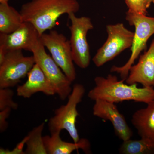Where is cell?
Segmentation results:
<instances>
[{
	"instance_id": "19",
	"label": "cell",
	"mask_w": 154,
	"mask_h": 154,
	"mask_svg": "<svg viewBox=\"0 0 154 154\" xmlns=\"http://www.w3.org/2000/svg\"><path fill=\"white\" fill-rule=\"evenodd\" d=\"M14 91L10 88H0V110L7 108L16 110L19 107L18 103L14 102Z\"/></svg>"
},
{
	"instance_id": "17",
	"label": "cell",
	"mask_w": 154,
	"mask_h": 154,
	"mask_svg": "<svg viewBox=\"0 0 154 154\" xmlns=\"http://www.w3.org/2000/svg\"><path fill=\"white\" fill-rule=\"evenodd\" d=\"M121 154H154V140L141 138L123 141L119 149Z\"/></svg>"
},
{
	"instance_id": "5",
	"label": "cell",
	"mask_w": 154,
	"mask_h": 154,
	"mask_svg": "<svg viewBox=\"0 0 154 154\" xmlns=\"http://www.w3.org/2000/svg\"><path fill=\"white\" fill-rule=\"evenodd\" d=\"M107 38L93 58V62L99 67L113 60L124 50L131 47L134 32L128 30L122 23L107 25Z\"/></svg>"
},
{
	"instance_id": "3",
	"label": "cell",
	"mask_w": 154,
	"mask_h": 154,
	"mask_svg": "<svg viewBox=\"0 0 154 154\" xmlns=\"http://www.w3.org/2000/svg\"><path fill=\"white\" fill-rule=\"evenodd\" d=\"M125 19L130 25L135 28L133 40L131 47V54L124 65L113 66L110 69V72L119 74L122 79L125 81L128 76L131 67L133 65L141 52L146 48L148 40L154 34V17L127 11Z\"/></svg>"
},
{
	"instance_id": "21",
	"label": "cell",
	"mask_w": 154,
	"mask_h": 154,
	"mask_svg": "<svg viewBox=\"0 0 154 154\" xmlns=\"http://www.w3.org/2000/svg\"><path fill=\"white\" fill-rule=\"evenodd\" d=\"M12 109L7 108L4 110H0V132L3 133L8 128V122L7 119L11 114Z\"/></svg>"
},
{
	"instance_id": "18",
	"label": "cell",
	"mask_w": 154,
	"mask_h": 154,
	"mask_svg": "<svg viewBox=\"0 0 154 154\" xmlns=\"http://www.w3.org/2000/svg\"><path fill=\"white\" fill-rule=\"evenodd\" d=\"M45 123L33 128L26 137L25 144L27 146L25 154H47L44 142L42 133L44 129Z\"/></svg>"
},
{
	"instance_id": "12",
	"label": "cell",
	"mask_w": 154,
	"mask_h": 154,
	"mask_svg": "<svg viewBox=\"0 0 154 154\" xmlns=\"http://www.w3.org/2000/svg\"><path fill=\"white\" fill-rule=\"evenodd\" d=\"M125 81L128 85L139 83L143 87H154V39L137 63L131 67Z\"/></svg>"
},
{
	"instance_id": "13",
	"label": "cell",
	"mask_w": 154,
	"mask_h": 154,
	"mask_svg": "<svg viewBox=\"0 0 154 154\" xmlns=\"http://www.w3.org/2000/svg\"><path fill=\"white\" fill-rule=\"evenodd\" d=\"M27 76V81L17 88V96L25 99H29L38 92L48 96L56 94L52 83L37 64H34Z\"/></svg>"
},
{
	"instance_id": "24",
	"label": "cell",
	"mask_w": 154,
	"mask_h": 154,
	"mask_svg": "<svg viewBox=\"0 0 154 154\" xmlns=\"http://www.w3.org/2000/svg\"><path fill=\"white\" fill-rule=\"evenodd\" d=\"M9 0H0V3H8Z\"/></svg>"
},
{
	"instance_id": "8",
	"label": "cell",
	"mask_w": 154,
	"mask_h": 154,
	"mask_svg": "<svg viewBox=\"0 0 154 154\" xmlns=\"http://www.w3.org/2000/svg\"><path fill=\"white\" fill-rule=\"evenodd\" d=\"M22 50L7 51L0 63V88L15 87L26 76L35 64L33 56H25Z\"/></svg>"
},
{
	"instance_id": "16",
	"label": "cell",
	"mask_w": 154,
	"mask_h": 154,
	"mask_svg": "<svg viewBox=\"0 0 154 154\" xmlns=\"http://www.w3.org/2000/svg\"><path fill=\"white\" fill-rule=\"evenodd\" d=\"M22 15L8 3H0V33L10 34L24 23Z\"/></svg>"
},
{
	"instance_id": "7",
	"label": "cell",
	"mask_w": 154,
	"mask_h": 154,
	"mask_svg": "<svg viewBox=\"0 0 154 154\" xmlns=\"http://www.w3.org/2000/svg\"><path fill=\"white\" fill-rule=\"evenodd\" d=\"M40 40L68 79L72 82H74L76 78V73L69 40L55 30L42 34Z\"/></svg>"
},
{
	"instance_id": "1",
	"label": "cell",
	"mask_w": 154,
	"mask_h": 154,
	"mask_svg": "<svg viewBox=\"0 0 154 154\" xmlns=\"http://www.w3.org/2000/svg\"><path fill=\"white\" fill-rule=\"evenodd\" d=\"M79 8L77 0H32L22 5L20 13L24 22L31 23L41 36L54 28L62 15L75 14Z\"/></svg>"
},
{
	"instance_id": "9",
	"label": "cell",
	"mask_w": 154,
	"mask_h": 154,
	"mask_svg": "<svg viewBox=\"0 0 154 154\" xmlns=\"http://www.w3.org/2000/svg\"><path fill=\"white\" fill-rule=\"evenodd\" d=\"M40 40L32 52L35 63L38 64L55 88L56 93L62 100H65L71 93L72 82L68 79L51 56L45 51Z\"/></svg>"
},
{
	"instance_id": "11",
	"label": "cell",
	"mask_w": 154,
	"mask_h": 154,
	"mask_svg": "<svg viewBox=\"0 0 154 154\" xmlns=\"http://www.w3.org/2000/svg\"><path fill=\"white\" fill-rule=\"evenodd\" d=\"M93 107V114L102 119L110 121L116 135L122 141L131 139L133 131L125 117L119 111L115 103L103 100H96Z\"/></svg>"
},
{
	"instance_id": "2",
	"label": "cell",
	"mask_w": 154,
	"mask_h": 154,
	"mask_svg": "<svg viewBox=\"0 0 154 154\" xmlns=\"http://www.w3.org/2000/svg\"><path fill=\"white\" fill-rule=\"evenodd\" d=\"M125 80H118L115 75L97 76L95 86L89 91L88 97L91 100H103L113 103L133 101L148 104L154 100L153 87L138 88L137 84L128 85Z\"/></svg>"
},
{
	"instance_id": "22",
	"label": "cell",
	"mask_w": 154,
	"mask_h": 154,
	"mask_svg": "<svg viewBox=\"0 0 154 154\" xmlns=\"http://www.w3.org/2000/svg\"><path fill=\"white\" fill-rule=\"evenodd\" d=\"M26 142V137L20 143H19L18 145L17 146L16 148L14 149V150L12 151H10L8 150H5L3 148H1L0 149V154H25V152H23V147L24 145L25 144Z\"/></svg>"
},
{
	"instance_id": "23",
	"label": "cell",
	"mask_w": 154,
	"mask_h": 154,
	"mask_svg": "<svg viewBox=\"0 0 154 154\" xmlns=\"http://www.w3.org/2000/svg\"><path fill=\"white\" fill-rule=\"evenodd\" d=\"M146 1L147 6L148 8H149L152 3H153L154 4V0H146Z\"/></svg>"
},
{
	"instance_id": "4",
	"label": "cell",
	"mask_w": 154,
	"mask_h": 154,
	"mask_svg": "<svg viewBox=\"0 0 154 154\" xmlns=\"http://www.w3.org/2000/svg\"><path fill=\"white\" fill-rule=\"evenodd\" d=\"M85 93V89L82 85L75 84L66 104L56 109L54 116L49 119L48 127L51 134L60 132L62 130H66L74 142L79 141L81 138L76 126L79 115L77 107L82 102Z\"/></svg>"
},
{
	"instance_id": "15",
	"label": "cell",
	"mask_w": 154,
	"mask_h": 154,
	"mask_svg": "<svg viewBox=\"0 0 154 154\" xmlns=\"http://www.w3.org/2000/svg\"><path fill=\"white\" fill-rule=\"evenodd\" d=\"M147 104L133 114L131 122L141 138L154 140V100Z\"/></svg>"
},
{
	"instance_id": "6",
	"label": "cell",
	"mask_w": 154,
	"mask_h": 154,
	"mask_svg": "<svg viewBox=\"0 0 154 154\" xmlns=\"http://www.w3.org/2000/svg\"><path fill=\"white\" fill-rule=\"evenodd\" d=\"M68 15L71 23L69 26L71 34L69 41L74 62L81 68H87L91 58L87 34L89 30L94 29V25L89 17H78L75 13Z\"/></svg>"
},
{
	"instance_id": "20",
	"label": "cell",
	"mask_w": 154,
	"mask_h": 154,
	"mask_svg": "<svg viewBox=\"0 0 154 154\" xmlns=\"http://www.w3.org/2000/svg\"><path fill=\"white\" fill-rule=\"evenodd\" d=\"M128 12L147 15V6L146 0H125Z\"/></svg>"
},
{
	"instance_id": "14",
	"label": "cell",
	"mask_w": 154,
	"mask_h": 154,
	"mask_svg": "<svg viewBox=\"0 0 154 154\" xmlns=\"http://www.w3.org/2000/svg\"><path fill=\"white\" fill-rule=\"evenodd\" d=\"M60 132L43 136L47 154H71L81 149L86 154L91 153V144L87 139L81 138L77 143L64 141L60 137Z\"/></svg>"
},
{
	"instance_id": "10",
	"label": "cell",
	"mask_w": 154,
	"mask_h": 154,
	"mask_svg": "<svg viewBox=\"0 0 154 154\" xmlns=\"http://www.w3.org/2000/svg\"><path fill=\"white\" fill-rule=\"evenodd\" d=\"M40 38V35L34 26L29 22H24L13 33H0V50L6 53L23 50L32 52Z\"/></svg>"
}]
</instances>
